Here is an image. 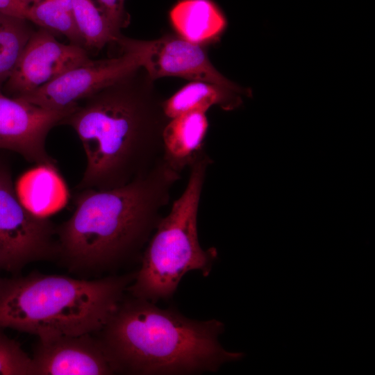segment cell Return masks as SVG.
Wrapping results in <instances>:
<instances>
[{
	"label": "cell",
	"instance_id": "6da1fadb",
	"mask_svg": "<svg viewBox=\"0 0 375 375\" xmlns=\"http://www.w3.org/2000/svg\"><path fill=\"white\" fill-rule=\"evenodd\" d=\"M137 72L81 101L62 121L76 132L87 164L77 190H107L148 174L164 159L168 121Z\"/></svg>",
	"mask_w": 375,
	"mask_h": 375
},
{
	"label": "cell",
	"instance_id": "7a4b0ae2",
	"mask_svg": "<svg viewBox=\"0 0 375 375\" xmlns=\"http://www.w3.org/2000/svg\"><path fill=\"white\" fill-rule=\"evenodd\" d=\"M180 176L163 160L122 187L78 190L73 214L56 227L58 254L79 269L106 267L132 256L156 228Z\"/></svg>",
	"mask_w": 375,
	"mask_h": 375
},
{
	"label": "cell",
	"instance_id": "3957f363",
	"mask_svg": "<svg viewBox=\"0 0 375 375\" xmlns=\"http://www.w3.org/2000/svg\"><path fill=\"white\" fill-rule=\"evenodd\" d=\"M99 339L117 372L133 374H193L217 372L242 359L219 342L224 325L199 321L171 308L134 297L122 301L101 329Z\"/></svg>",
	"mask_w": 375,
	"mask_h": 375
},
{
	"label": "cell",
	"instance_id": "277c9868",
	"mask_svg": "<svg viewBox=\"0 0 375 375\" xmlns=\"http://www.w3.org/2000/svg\"><path fill=\"white\" fill-rule=\"evenodd\" d=\"M134 276L86 281L32 274L0 283V328L38 336L101 331Z\"/></svg>",
	"mask_w": 375,
	"mask_h": 375
},
{
	"label": "cell",
	"instance_id": "5b68a950",
	"mask_svg": "<svg viewBox=\"0 0 375 375\" xmlns=\"http://www.w3.org/2000/svg\"><path fill=\"white\" fill-rule=\"evenodd\" d=\"M210 162L203 150L189 165L187 185L168 215L159 221L144 252L141 267L128 288L134 297L153 303L167 299L186 273L192 270H199L204 276L210 273L217 251L201 247L197 215Z\"/></svg>",
	"mask_w": 375,
	"mask_h": 375
},
{
	"label": "cell",
	"instance_id": "8992f818",
	"mask_svg": "<svg viewBox=\"0 0 375 375\" xmlns=\"http://www.w3.org/2000/svg\"><path fill=\"white\" fill-rule=\"evenodd\" d=\"M58 254L56 227L30 212L19 200L11 170L0 157V267L19 269Z\"/></svg>",
	"mask_w": 375,
	"mask_h": 375
},
{
	"label": "cell",
	"instance_id": "52a82bcc",
	"mask_svg": "<svg viewBox=\"0 0 375 375\" xmlns=\"http://www.w3.org/2000/svg\"><path fill=\"white\" fill-rule=\"evenodd\" d=\"M117 43L123 49L122 56L92 60L33 92L15 98L49 110L74 108L85 99L141 68L139 52L133 39L121 35Z\"/></svg>",
	"mask_w": 375,
	"mask_h": 375
},
{
	"label": "cell",
	"instance_id": "ba28073f",
	"mask_svg": "<svg viewBox=\"0 0 375 375\" xmlns=\"http://www.w3.org/2000/svg\"><path fill=\"white\" fill-rule=\"evenodd\" d=\"M91 60L84 47L61 43L52 33L40 28L29 38L2 93L10 97L24 95Z\"/></svg>",
	"mask_w": 375,
	"mask_h": 375
},
{
	"label": "cell",
	"instance_id": "9c48e42d",
	"mask_svg": "<svg viewBox=\"0 0 375 375\" xmlns=\"http://www.w3.org/2000/svg\"><path fill=\"white\" fill-rule=\"evenodd\" d=\"M75 108L49 110L1 93L0 149L16 152L31 162L56 165L46 150V138Z\"/></svg>",
	"mask_w": 375,
	"mask_h": 375
},
{
	"label": "cell",
	"instance_id": "30bf717a",
	"mask_svg": "<svg viewBox=\"0 0 375 375\" xmlns=\"http://www.w3.org/2000/svg\"><path fill=\"white\" fill-rule=\"evenodd\" d=\"M134 42L139 52L141 68L145 69L150 80L176 76L211 83L240 94L249 92L222 76L199 44L174 35L151 41L134 40Z\"/></svg>",
	"mask_w": 375,
	"mask_h": 375
},
{
	"label": "cell",
	"instance_id": "8fae6325",
	"mask_svg": "<svg viewBox=\"0 0 375 375\" xmlns=\"http://www.w3.org/2000/svg\"><path fill=\"white\" fill-rule=\"evenodd\" d=\"M90 333L39 339L33 375H104L117 372L100 340Z\"/></svg>",
	"mask_w": 375,
	"mask_h": 375
},
{
	"label": "cell",
	"instance_id": "7c38bea8",
	"mask_svg": "<svg viewBox=\"0 0 375 375\" xmlns=\"http://www.w3.org/2000/svg\"><path fill=\"white\" fill-rule=\"evenodd\" d=\"M22 204L34 215L47 218L67 203L69 192L56 165L37 164L15 184Z\"/></svg>",
	"mask_w": 375,
	"mask_h": 375
},
{
	"label": "cell",
	"instance_id": "4fadbf2b",
	"mask_svg": "<svg viewBox=\"0 0 375 375\" xmlns=\"http://www.w3.org/2000/svg\"><path fill=\"white\" fill-rule=\"evenodd\" d=\"M208 128L206 112L192 111L169 119L162 134L165 160L180 173L204 150Z\"/></svg>",
	"mask_w": 375,
	"mask_h": 375
},
{
	"label": "cell",
	"instance_id": "5bb4252c",
	"mask_svg": "<svg viewBox=\"0 0 375 375\" xmlns=\"http://www.w3.org/2000/svg\"><path fill=\"white\" fill-rule=\"evenodd\" d=\"M169 18L179 37L199 45L216 38L226 26L224 12L212 0H179Z\"/></svg>",
	"mask_w": 375,
	"mask_h": 375
},
{
	"label": "cell",
	"instance_id": "9a60e30c",
	"mask_svg": "<svg viewBox=\"0 0 375 375\" xmlns=\"http://www.w3.org/2000/svg\"><path fill=\"white\" fill-rule=\"evenodd\" d=\"M240 94L232 89L205 81H193L162 102L165 115L168 119L192 112H206L218 105L226 110L240 106Z\"/></svg>",
	"mask_w": 375,
	"mask_h": 375
},
{
	"label": "cell",
	"instance_id": "2e32d148",
	"mask_svg": "<svg viewBox=\"0 0 375 375\" xmlns=\"http://www.w3.org/2000/svg\"><path fill=\"white\" fill-rule=\"evenodd\" d=\"M31 22L0 13V94L35 30Z\"/></svg>",
	"mask_w": 375,
	"mask_h": 375
},
{
	"label": "cell",
	"instance_id": "e0dca14e",
	"mask_svg": "<svg viewBox=\"0 0 375 375\" xmlns=\"http://www.w3.org/2000/svg\"><path fill=\"white\" fill-rule=\"evenodd\" d=\"M72 13L86 49H101L121 34L111 28L94 0H72Z\"/></svg>",
	"mask_w": 375,
	"mask_h": 375
},
{
	"label": "cell",
	"instance_id": "ac0fdd59",
	"mask_svg": "<svg viewBox=\"0 0 375 375\" xmlns=\"http://www.w3.org/2000/svg\"><path fill=\"white\" fill-rule=\"evenodd\" d=\"M28 20L52 33L62 34L70 40L71 44L85 48L84 40L73 14L53 0H41L30 6Z\"/></svg>",
	"mask_w": 375,
	"mask_h": 375
},
{
	"label": "cell",
	"instance_id": "d6986e66",
	"mask_svg": "<svg viewBox=\"0 0 375 375\" xmlns=\"http://www.w3.org/2000/svg\"><path fill=\"white\" fill-rule=\"evenodd\" d=\"M0 375H33L32 358L12 339L0 334Z\"/></svg>",
	"mask_w": 375,
	"mask_h": 375
},
{
	"label": "cell",
	"instance_id": "ffe728a7",
	"mask_svg": "<svg viewBox=\"0 0 375 375\" xmlns=\"http://www.w3.org/2000/svg\"><path fill=\"white\" fill-rule=\"evenodd\" d=\"M113 31L120 34V29L129 22L124 7L125 0H94Z\"/></svg>",
	"mask_w": 375,
	"mask_h": 375
},
{
	"label": "cell",
	"instance_id": "44dd1931",
	"mask_svg": "<svg viewBox=\"0 0 375 375\" xmlns=\"http://www.w3.org/2000/svg\"><path fill=\"white\" fill-rule=\"evenodd\" d=\"M29 6L20 0H0V13L28 20Z\"/></svg>",
	"mask_w": 375,
	"mask_h": 375
},
{
	"label": "cell",
	"instance_id": "7402d4cb",
	"mask_svg": "<svg viewBox=\"0 0 375 375\" xmlns=\"http://www.w3.org/2000/svg\"><path fill=\"white\" fill-rule=\"evenodd\" d=\"M22 2H23L24 4L27 5L28 6H30L35 3L39 2L41 0H20Z\"/></svg>",
	"mask_w": 375,
	"mask_h": 375
}]
</instances>
